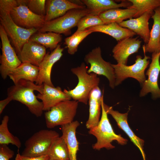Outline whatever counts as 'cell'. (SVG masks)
<instances>
[{
    "mask_svg": "<svg viewBox=\"0 0 160 160\" xmlns=\"http://www.w3.org/2000/svg\"><path fill=\"white\" fill-rule=\"evenodd\" d=\"M17 6L15 0H0V24L11 39L18 56L24 44L28 41L32 35L38 32V30L23 28L15 23L10 16V12Z\"/></svg>",
    "mask_w": 160,
    "mask_h": 160,
    "instance_id": "obj_1",
    "label": "cell"
},
{
    "mask_svg": "<svg viewBox=\"0 0 160 160\" xmlns=\"http://www.w3.org/2000/svg\"><path fill=\"white\" fill-rule=\"evenodd\" d=\"M43 86V84L37 85L30 81L21 79L8 88V97L12 100L17 101L25 105L31 113L36 117H41L44 111L43 104L38 100L34 91H37L41 93Z\"/></svg>",
    "mask_w": 160,
    "mask_h": 160,
    "instance_id": "obj_2",
    "label": "cell"
},
{
    "mask_svg": "<svg viewBox=\"0 0 160 160\" xmlns=\"http://www.w3.org/2000/svg\"><path fill=\"white\" fill-rule=\"evenodd\" d=\"M101 100L102 115L97 125L89 129V133L94 136L97 139L96 142L92 145L94 149L100 150L103 148L107 149L113 148L115 146L112 142L116 141L121 145L127 144V140L121 135L116 134L112 128L108 117V114L103 106L104 89Z\"/></svg>",
    "mask_w": 160,
    "mask_h": 160,
    "instance_id": "obj_3",
    "label": "cell"
},
{
    "mask_svg": "<svg viewBox=\"0 0 160 160\" xmlns=\"http://www.w3.org/2000/svg\"><path fill=\"white\" fill-rule=\"evenodd\" d=\"M87 70L84 62L79 66L72 68L71 71L77 77L78 84L72 89L63 90L73 100L85 105L88 103L90 92L94 88L99 86L100 81L97 75L94 73H89Z\"/></svg>",
    "mask_w": 160,
    "mask_h": 160,
    "instance_id": "obj_4",
    "label": "cell"
},
{
    "mask_svg": "<svg viewBox=\"0 0 160 160\" xmlns=\"http://www.w3.org/2000/svg\"><path fill=\"white\" fill-rule=\"evenodd\" d=\"M92 13L87 8L70 10L63 15L49 22H45L38 32H51L68 35L71 33V30L77 26L80 19Z\"/></svg>",
    "mask_w": 160,
    "mask_h": 160,
    "instance_id": "obj_5",
    "label": "cell"
},
{
    "mask_svg": "<svg viewBox=\"0 0 160 160\" xmlns=\"http://www.w3.org/2000/svg\"><path fill=\"white\" fill-rule=\"evenodd\" d=\"M78 103L73 100L62 101L46 111L44 117L47 127L51 129L73 122L77 112Z\"/></svg>",
    "mask_w": 160,
    "mask_h": 160,
    "instance_id": "obj_6",
    "label": "cell"
},
{
    "mask_svg": "<svg viewBox=\"0 0 160 160\" xmlns=\"http://www.w3.org/2000/svg\"><path fill=\"white\" fill-rule=\"evenodd\" d=\"M59 136V133L55 131L40 130L34 133L25 141V148L21 154L28 157L47 155L53 141Z\"/></svg>",
    "mask_w": 160,
    "mask_h": 160,
    "instance_id": "obj_7",
    "label": "cell"
},
{
    "mask_svg": "<svg viewBox=\"0 0 160 160\" xmlns=\"http://www.w3.org/2000/svg\"><path fill=\"white\" fill-rule=\"evenodd\" d=\"M143 52L144 57L142 58L140 55H137L135 63L132 65L129 66L118 63L111 64L114 70L115 87L121 84L128 78L136 79L142 86L143 85L146 80L145 71L149 63L148 60L150 58Z\"/></svg>",
    "mask_w": 160,
    "mask_h": 160,
    "instance_id": "obj_8",
    "label": "cell"
},
{
    "mask_svg": "<svg viewBox=\"0 0 160 160\" xmlns=\"http://www.w3.org/2000/svg\"><path fill=\"white\" fill-rule=\"evenodd\" d=\"M84 60L87 63L90 65L87 70L88 73H94L97 75L105 76L109 81L110 87L114 89L115 87L114 69L112 64L103 58L101 50L100 47L93 49L87 54Z\"/></svg>",
    "mask_w": 160,
    "mask_h": 160,
    "instance_id": "obj_9",
    "label": "cell"
},
{
    "mask_svg": "<svg viewBox=\"0 0 160 160\" xmlns=\"http://www.w3.org/2000/svg\"><path fill=\"white\" fill-rule=\"evenodd\" d=\"M0 37L2 45V54L0 56V73L4 79L22 63L15 50L8 39L3 26L0 25Z\"/></svg>",
    "mask_w": 160,
    "mask_h": 160,
    "instance_id": "obj_10",
    "label": "cell"
},
{
    "mask_svg": "<svg viewBox=\"0 0 160 160\" xmlns=\"http://www.w3.org/2000/svg\"><path fill=\"white\" fill-rule=\"evenodd\" d=\"M10 15L16 24L25 29L35 28L39 30L45 23V16L34 13L25 5L15 7L10 11Z\"/></svg>",
    "mask_w": 160,
    "mask_h": 160,
    "instance_id": "obj_11",
    "label": "cell"
},
{
    "mask_svg": "<svg viewBox=\"0 0 160 160\" xmlns=\"http://www.w3.org/2000/svg\"><path fill=\"white\" fill-rule=\"evenodd\" d=\"M160 51L152 53L151 62L146 75L148 78L142 86L140 96L143 97L148 93H151L153 98H160V89L158 79L160 72Z\"/></svg>",
    "mask_w": 160,
    "mask_h": 160,
    "instance_id": "obj_12",
    "label": "cell"
},
{
    "mask_svg": "<svg viewBox=\"0 0 160 160\" xmlns=\"http://www.w3.org/2000/svg\"><path fill=\"white\" fill-rule=\"evenodd\" d=\"M63 50L64 48L58 44L50 53L46 54L39 66V75L35 83L36 85H42L45 84L54 87L51 79L52 68L54 64L62 57Z\"/></svg>",
    "mask_w": 160,
    "mask_h": 160,
    "instance_id": "obj_13",
    "label": "cell"
},
{
    "mask_svg": "<svg viewBox=\"0 0 160 160\" xmlns=\"http://www.w3.org/2000/svg\"><path fill=\"white\" fill-rule=\"evenodd\" d=\"M103 106L108 114L111 116L116 122L119 127L124 132L131 141L138 148L141 153L143 160H146L143 151L144 141L137 136L129 127L127 121L128 112L120 113L118 111L114 110L112 106H109L104 103Z\"/></svg>",
    "mask_w": 160,
    "mask_h": 160,
    "instance_id": "obj_14",
    "label": "cell"
},
{
    "mask_svg": "<svg viewBox=\"0 0 160 160\" xmlns=\"http://www.w3.org/2000/svg\"><path fill=\"white\" fill-rule=\"evenodd\" d=\"M141 42L138 37L127 38L118 41L112 51L117 63L127 65L129 57L138 52Z\"/></svg>",
    "mask_w": 160,
    "mask_h": 160,
    "instance_id": "obj_15",
    "label": "cell"
},
{
    "mask_svg": "<svg viewBox=\"0 0 160 160\" xmlns=\"http://www.w3.org/2000/svg\"><path fill=\"white\" fill-rule=\"evenodd\" d=\"M153 13V11H148L138 17L131 18L118 24L138 35L146 44L148 42L150 36L148 21Z\"/></svg>",
    "mask_w": 160,
    "mask_h": 160,
    "instance_id": "obj_16",
    "label": "cell"
},
{
    "mask_svg": "<svg viewBox=\"0 0 160 160\" xmlns=\"http://www.w3.org/2000/svg\"><path fill=\"white\" fill-rule=\"evenodd\" d=\"M86 8L67 0H47L46 2L45 20L49 22L61 16L69 10Z\"/></svg>",
    "mask_w": 160,
    "mask_h": 160,
    "instance_id": "obj_17",
    "label": "cell"
},
{
    "mask_svg": "<svg viewBox=\"0 0 160 160\" xmlns=\"http://www.w3.org/2000/svg\"><path fill=\"white\" fill-rule=\"evenodd\" d=\"M46 48L39 43L29 40L23 45L18 57L22 63H28L39 67L47 54Z\"/></svg>",
    "mask_w": 160,
    "mask_h": 160,
    "instance_id": "obj_18",
    "label": "cell"
},
{
    "mask_svg": "<svg viewBox=\"0 0 160 160\" xmlns=\"http://www.w3.org/2000/svg\"><path fill=\"white\" fill-rule=\"evenodd\" d=\"M43 85L42 93L38 94L36 97L42 101L44 111L49 110L61 101L71 100V98L63 91L60 87H55L45 84Z\"/></svg>",
    "mask_w": 160,
    "mask_h": 160,
    "instance_id": "obj_19",
    "label": "cell"
},
{
    "mask_svg": "<svg viewBox=\"0 0 160 160\" xmlns=\"http://www.w3.org/2000/svg\"><path fill=\"white\" fill-rule=\"evenodd\" d=\"M103 94L98 86L94 88L89 95V116L86 123V128L89 129L97 126L100 120Z\"/></svg>",
    "mask_w": 160,
    "mask_h": 160,
    "instance_id": "obj_20",
    "label": "cell"
},
{
    "mask_svg": "<svg viewBox=\"0 0 160 160\" xmlns=\"http://www.w3.org/2000/svg\"><path fill=\"white\" fill-rule=\"evenodd\" d=\"M77 121L61 126L62 137L66 143L69 153V160H77V154L79 150V143L76 137V131L80 125Z\"/></svg>",
    "mask_w": 160,
    "mask_h": 160,
    "instance_id": "obj_21",
    "label": "cell"
},
{
    "mask_svg": "<svg viewBox=\"0 0 160 160\" xmlns=\"http://www.w3.org/2000/svg\"><path fill=\"white\" fill-rule=\"evenodd\" d=\"M151 18L153 24L148 42L143 46L144 52L153 53L160 51V7L156 9Z\"/></svg>",
    "mask_w": 160,
    "mask_h": 160,
    "instance_id": "obj_22",
    "label": "cell"
},
{
    "mask_svg": "<svg viewBox=\"0 0 160 160\" xmlns=\"http://www.w3.org/2000/svg\"><path fill=\"white\" fill-rule=\"evenodd\" d=\"M88 29L93 32L102 33L109 35L118 41L127 38L132 37L136 35L132 31L121 27L116 23L95 26Z\"/></svg>",
    "mask_w": 160,
    "mask_h": 160,
    "instance_id": "obj_23",
    "label": "cell"
},
{
    "mask_svg": "<svg viewBox=\"0 0 160 160\" xmlns=\"http://www.w3.org/2000/svg\"><path fill=\"white\" fill-rule=\"evenodd\" d=\"M39 71L38 66L28 63H22L9 74L8 76L14 84L21 79L34 82L37 79Z\"/></svg>",
    "mask_w": 160,
    "mask_h": 160,
    "instance_id": "obj_24",
    "label": "cell"
},
{
    "mask_svg": "<svg viewBox=\"0 0 160 160\" xmlns=\"http://www.w3.org/2000/svg\"><path fill=\"white\" fill-rule=\"evenodd\" d=\"M137 12L136 9L129 7L125 9L115 8L110 9L98 15L104 24L112 23L119 24L125 20L133 17Z\"/></svg>",
    "mask_w": 160,
    "mask_h": 160,
    "instance_id": "obj_25",
    "label": "cell"
},
{
    "mask_svg": "<svg viewBox=\"0 0 160 160\" xmlns=\"http://www.w3.org/2000/svg\"><path fill=\"white\" fill-rule=\"evenodd\" d=\"M122 1L119 4L112 0H82L81 1L91 11L92 14L99 15L110 9L121 7H128L132 5L131 3L128 0Z\"/></svg>",
    "mask_w": 160,
    "mask_h": 160,
    "instance_id": "obj_26",
    "label": "cell"
},
{
    "mask_svg": "<svg viewBox=\"0 0 160 160\" xmlns=\"http://www.w3.org/2000/svg\"><path fill=\"white\" fill-rule=\"evenodd\" d=\"M62 40V36L60 34L48 32H38L32 35L29 40L39 43L51 50L55 49Z\"/></svg>",
    "mask_w": 160,
    "mask_h": 160,
    "instance_id": "obj_27",
    "label": "cell"
},
{
    "mask_svg": "<svg viewBox=\"0 0 160 160\" xmlns=\"http://www.w3.org/2000/svg\"><path fill=\"white\" fill-rule=\"evenodd\" d=\"M47 155L49 159L69 160V153L66 142L62 137L56 138L52 143Z\"/></svg>",
    "mask_w": 160,
    "mask_h": 160,
    "instance_id": "obj_28",
    "label": "cell"
},
{
    "mask_svg": "<svg viewBox=\"0 0 160 160\" xmlns=\"http://www.w3.org/2000/svg\"><path fill=\"white\" fill-rule=\"evenodd\" d=\"M9 117L4 116L0 125V144H11L19 149L21 146L19 139L12 135L9 131L8 127Z\"/></svg>",
    "mask_w": 160,
    "mask_h": 160,
    "instance_id": "obj_29",
    "label": "cell"
},
{
    "mask_svg": "<svg viewBox=\"0 0 160 160\" xmlns=\"http://www.w3.org/2000/svg\"><path fill=\"white\" fill-rule=\"evenodd\" d=\"M132 5L129 7L136 9L137 12L134 17H138L145 12L153 11L160 7V0H128Z\"/></svg>",
    "mask_w": 160,
    "mask_h": 160,
    "instance_id": "obj_30",
    "label": "cell"
},
{
    "mask_svg": "<svg viewBox=\"0 0 160 160\" xmlns=\"http://www.w3.org/2000/svg\"><path fill=\"white\" fill-rule=\"evenodd\" d=\"M93 32L87 29L84 31L75 32L72 35L65 39V43L67 48L68 52L71 55H74L77 51L78 46L88 36Z\"/></svg>",
    "mask_w": 160,
    "mask_h": 160,
    "instance_id": "obj_31",
    "label": "cell"
},
{
    "mask_svg": "<svg viewBox=\"0 0 160 160\" xmlns=\"http://www.w3.org/2000/svg\"><path fill=\"white\" fill-rule=\"evenodd\" d=\"M104 24L98 15L90 13L81 18L79 21L76 32L82 31L95 26Z\"/></svg>",
    "mask_w": 160,
    "mask_h": 160,
    "instance_id": "obj_32",
    "label": "cell"
},
{
    "mask_svg": "<svg viewBox=\"0 0 160 160\" xmlns=\"http://www.w3.org/2000/svg\"><path fill=\"white\" fill-rule=\"evenodd\" d=\"M45 0H27V6L34 13L45 16L46 15Z\"/></svg>",
    "mask_w": 160,
    "mask_h": 160,
    "instance_id": "obj_33",
    "label": "cell"
},
{
    "mask_svg": "<svg viewBox=\"0 0 160 160\" xmlns=\"http://www.w3.org/2000/svg\"><path fill=\"white\" fill-rule=\"evenodd\" d=\"M14 155L13 151L6 144H0V160H9Z\"/></svg>",
    "mask_w": 160,
    "mask_h": 160,
    "instance_id": "obj_34",
    "label": "cell"
},
{
    "mask_svg": "<svg viewBox=\"0 0 160 160\" xmlns=\"http://www.w3.org/2000/svg\"><path fill=\"white\" fill-rule=\"evenodd\" d=\"M47 155H44L36 157L26 156L20 154L19 153L16 155L15 160H48Z\"/></svg>",
    "mask_w": 160,
    "mask_h": 160,
    "instance_id": "obj_35",
    "label": "cell"
},
{
    "mask_svg": "<svg viewBox=\"0 0 160 160\" xmlns=\"http://www.w3.org/2000/svg\"><path fill=\"white\" fill-rule=\"evenodd\" d=\"M12 100L11 98L7 97L6 98L0 101V114L3 112L6 106Z\"/></svg>",
    "mask_w": 160,
    "mask_h": 160,
    "instance_id": "obj_36",
    "label": "cell"
},
{
    "mask_svg": "<svg viewBox=\"0 0 160 160\" xmlns=\"http://www.w3.org/2000/svg\"><path fill=\"white\" fill-rule=\"evenodd\" d=\"M48 160H55V159H49Z\"/></svg>",
    "mask_w": 160,
    "mask_h": 160,
    "instance_id": "obj_37",
    "label": "cell"
},
{
    "mask_svg": "<svg viewBox=\"0 0 160 160\" xmlns=\"http://www.w3.org/2000/svg\"></svg>",
    "mask_w": 160,
    "mask_h": 160,
    "instance_id": "obj_38",
    "label": "cell"
}]
</instances>
